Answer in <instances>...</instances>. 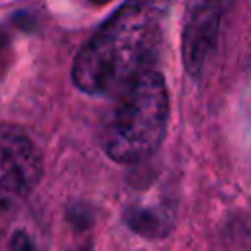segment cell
Masks as SVG:
<instances>
[{"mask_svg":"<svg viewBox=\"0 0 251 251\" xmlns=\"http://www.w3.org/2000/svg\"><path fill=\"white\" fill-rule=\"evenodd\" d=\"M171 0L124 2L80 47L71 76L88 96H118L151 69L163 41Z\"/></svg>","mask_w":251,"mask_h":251,"instance_id":"1","label":"cell"},{"mask_svg":"<svg viewBox=\"0 0 251 251\" xmlns=\"http://www.w3.org/2000/svg\"><path fill=\"white\" fill-rule=\"evenodd\" d=\"M169 90L159 71L149 69L135 76L120 94L104 127L102 147L122 165L141 163L151 157L167 131Z\"/></svg>","mask_w":251,"mask_h":251,"instance_id":"2","label":"cell"},{"mask_svg":"<svg viewBox=\"0 0 251 251\" xmlns=\"http://www.w3.org/2000/svg\"><path fill=\"white\" fill-rule=\"evenodd\" d=\"M233 4L235 0H186L180 53L184 71L192 78L204 75L212 63L220 43L224 20Z\"/></svg>","mask_w":251,"mask_h":251,"instance_id":"3","label":"cell"},{"mask_svg":"<svg viewBox=\"0 0 251 251\" xmlns=\"http://www.w3.org/2000/svg\"><path fill=\"white\" fill-rule=\"evenodd\" d=\"M43 157L16 126H0V214L24 200L39 182Z\"/></svg>","mask_w":251,"mask_h":251,"instance_id":"4","label":"cell"},{"mask_svg":"<svg viewBox=\"0 0 251 251\" xmlns=\"http://www.w3.org/2000/svg\"><path fill=\"white\" fill-rule=\"evenodd\" d=\"M126 222L133 231L147 237H157L169 231L173 224V216L171 210L161 206H133L127 208Z\"/></svg>","mask_w":251,"mask_h":251,"instance_id":"5","label":"cell"},{"mask_svg":"<svg viewBox=\"0 0 251 251\" xmlns=\"http://www.w3.org/2000/svg\"><path fill=\"white\" fill-rule=\"evenodd\" d=\"M12 251H37L31 237L25 233V231H16L14 237H12Z\"/></svg>","mask_w":251,"mask_h":251,"instance_id":"6","label":"cell"},{"mask_svg":"<svg viewBox=\"0 0 251 251\" xmlns=\"http://www.w3.org/2000/svg\"><path fill=\"white\" fill-rule=\"evenodd\" d=\"M10 47H12V39H10V33L0 25V65L6 63L8 59V53H10Z\"/></svg>","mask_w":251,"mask_h":251,"instance_id":"7","label":"cell"},{"mask_svg":"<svg viewBox=\"0 0 251 251\" xmlns=\"http://www.w3.org/2000/svg\"><path fill=\"white\" fill-rule=\"evenodd\" d=\"M90 2H96V4H106V2H110V0H90Z\"/></svg>","mask_w":251,"mask_h":251,"instance_id":"8","label":"cell"}]
</instances>
